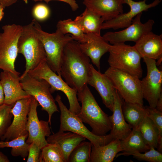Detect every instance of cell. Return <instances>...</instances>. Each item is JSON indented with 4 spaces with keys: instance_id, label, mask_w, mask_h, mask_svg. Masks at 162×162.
I'll return each mask as SVG.
<instances>
[{
    "instance_id": "6da1fadb",
    "label": "cell",
    "mask_w": 162,
    "mask_h": 162,
    "mask_svg": "<svg viewBox=\"0 0 162 162\" xmlns=\"http://www.w3.org/2000/svg\"><path fill=\"white\" fill-rule=\"evenodd\" d=\"M91 64L89 58L81 50L80 43L73 40L64 48L60 74L70 87L79 92L88 85Z\"/></svg>"
},
{
    "instance_id": "7a4b0ae2",
    "label": "cell",
    "mask_w": 162,
    "mask_h": 162,
    "mask_svg": "<svg viewBox=\"0 0 162 162\" xmlns=\"http://www.w3.org/2000/svg\"><path fill=\"white\" fill-rule=\"evenodd\" d=\"M77 95L82 106L80 113L76 116L83 122L90 125L94 134L106 135L111 129L109 116L99 106L88 86L77 93Z\"/></svg>"
},
{
    "instance_id": "3957f363",
    "label": "cell",
    "mask_w": 162,
    "mask_h": 162,
    "mask_svg": "<svg viewBox=\"0 0 162 162\" xmlns=\"http://www.w3.org/2000/svg\"><path fill=\"white\" fill-rule=\"evenodd\" d=\"M33 20L34 29L45 52L46 62L53 71L60 75L64 48L69 42L74 40L73 38L71 35L64 34L57 29L53 33L46 32L36 20Z\"/></svg>"
},
{
    "instance_id": "277c9868",
    "label": "cell",
    "mask_w": 162,
    "mask_h": 162,
    "mask_svg": "<svg viewBox=\"0 0 162 162\" xmlns=\"http://www.w3.org/2000/svg\"><path fill=\"white\" fill-rule=\"evenodd\" d=\"M18 53L23 55L26 60L25 69L20 80L28 71L46 60L43 45L34 29L33 20L22 26V30L18 42Z\"/></svg>"
},
{
    "instance_id": "5b68a950",
    "label": "cell",
    "mask_w": 162,
    "mask_h": 162,
    "mask_svg": "<svg viewBox=\"0 0 162 162\" xmlns=\"http://www.w3.org/2000/svg\"><path fill=\"white\" fill-rule=\"evenodd\" d=\"M108 62L110 67L125 72L139 78L142 76L140 55L134 46L124 43L111 45Z\"/></svg>"
},
{
    "instance_id": "8992f818",
    "label": "cell",
    "mask_w": 162,
    "mask_h": 162,
    "mask_svg": "<svg viewBox=\"0 0 162 162\" xmlns=\"http://www.w3.org/2000/svg\"><path fill=\"white\" fill-rule=\"evenodd\" d=\"M104 74L125 102L143 105V98L140 78L110 67Z\"/></svg>"
},
{
    "instance_id": "52a82bcc",
    "label": "cell",
    "mask_w": 162,
    "mask_h": 162,
    "mask_svg": "<svg viewBox=\"0 0 162 162\" xmlns=\"http://www.w3.org/2000/svg\"><path fill=\"white\" fill-rule=\"evenodd\" d=\"M34 77L46 80L50 86L51 94L56 91L62 92L66 96L69 103V110L77 115L80 112V106L77 97V91L70 87L62 78L60 75L56 74L49 66L46 60L40 62L28 73Z\"/></svg>"
},
{
    "instance_id": "ba28073f",
    "label": "cell",
    "mask_w": 162,
    "mask_h": 162,
    "mask_svg": "<svg viewBox=\"0 0 162 162\" xmlns=\"http://www.w3.org/2000/svg\"><path fill=\"white\" fill-rule=\"evenodd\" d=\"M55 100L60 111L59 131H68L80 135L88 140L94 147L104 145L113 140L110 134L104 136H99L90 131L83 124L81 120L67 108L59 94L57 95Z\"/></svg>"
},
{
    "instance_id": "9c48e42d",
    "label": "cell",
    "mask_w": 162,
    "mask_h": 162,
    "mask_svg": "<svg viewBox=\"0 0 162 162\" xmlns=\"http://www.w3.org/2000/svg\"><path fill=\"white\" fill-rule=\"evenodd\" d=\"M0 33V69L20 75L15 69V62L18 53V42L22 26L6 25Z\"/></svg>"
},
{
    "instance_id": "30bf717a",
    "label": "cell",
    "mask_w": 162,
    "mask_h": 162,
    "mask_svg": "<svg viewBox=\"0 0 162 162\" xmlns=\"http://www.w3.org/2000/svg\"><path fill=\"white\" fill-rule=\"evenodd\" d=\"M20 82L23 90L38 101L42 110L47 112L48 122L51 125L53 114L59 111L50 92V84L46 80L34 77L28 73L20 79Z\"/></svg>"
},
{
    "instance_id": "8fae6325",
    "label": "cell",
    "mask_w": 162,
    "mask_h": 162,
    "mask_svg": "<svg viewBox=\"0 0 162 162\" xmlns=\"http://www.w3.org/2000/svg\"><path fill=\"white\" fill-rule=\"evenodd\" d=\"M142 58L147 69L146 76L141 80L143 98L148 101L149 107L155 108L162 94V71L158 68L156 60L146 57Z\"/></svg>"
},
{
    "instance_id": "7c38bea8",
    "label": "cell",
    "mask_w": 162,
    "mask_h": 162,
    "mask_svg": "<svg viewBox=\"0 0 162 162\" xmlns=\"http://www.w3.org/2000/svg\"><path fill=\"white\" fill-rule=\"evenodd\" d=\"M142 13L137 15L132 21L131 24L120 31L107 32L103 36L104 39L112 45L119 43H124L127 41L136 43L142 36L151 31L154 23V21L149 19L142 23L141 18Z\"/></svg>"
},
{
    "instance_id": "4fadbf2b",
    "label": "cell",
    "mask_w": 162,
    "mask_h": 162,
    "mask_svg": "<svg viewBox=\"0 0 162 162\" xmlns=\"http://www.w3.org/2000/svg\"><path fill=\"white\" fill-rule=\"evenodd\" d=\"M32 97L17 101L10 110L13 119L1 140L9 141L28 134L26 130L28 116Z\"/></svg>"
},
{
    "instance_id": "5bb4252c",
    "label": "cell",
    "mask_w": 162,
    "mask_h": 162,
    "mask_svg": "<svg viewBox=\"0 0 162 162\" xmlns=\"http://www.w3.org/2000/svg\"><path fill=\"white\" fill-rule=\"evenodd\" d=\"M38 101L32 97L28 116L26 130L28 133L27 143L34 142L41 148L48 143L46 137L51 134L48 122L39 121L37 108Z\"/></svg>"
},
{
    "instance_id": "9a60e30c",
    "label": "cell",
    "mask_w": 162,
    "mask_h": 162,
    "mask_svg": "<svg viewBox=\"0 0 162 162\" xmlns=\"http://www.w3.org/2000/svg\"><path fill=\"white\" fill-rule=\"evenodd\" d=\"M147 0L135 2L133 0H124V3L129 5L130 10L126 13L119 14L116 18L104 22L102 29L112 28L116 30L126 28L130 25L134 17L138 14L149 9L158 5L161 0H154L152 2L147 4Z\"/></svg>"
},
{
    "instance_id": "2e32d148",
    "label": "cell",
    "mask_w": 162,
    "mask_h": 162,
    "mask_svg": "<svg viewBox=\"0 0 162 162\" xmlns=\"http://www.w3.org/2000/svg\"><path fill=\"white\" fill-rule=\"evenodd\" d=\"M94 87L101 97L106 107L112 112L115 88L108 77L96 70L91 64L88 84Z\"/></svg>"
},
{
    "instance_id": "e0dca14e",
    "label": "cell",
    "mask_w": 162,
    "mask_h": 162,
    "mask_svg": "<svg viewBox=\"0 0 162 162\" xmlns=\"http://www.w3.org/2000/svg\"><path fill=\"white\" fill-rule=\"evenodd\" d=\"M19 75L10 71H3L0 74V82L4 98V104L14 105L19 100L30 96L22 86Z\"/></svg>"
},
{
    "instance_id": "ac0fdd59",
    "label": "cell",
    "mask_w": 162,
    "mask_h": 162,
    "mask_svg": "<svg viewBox=\"0 0 162 162\" xmlns=\"http://www.w3.org/2000/svg\"><path fill=\"white\" fill-rule=\"evenodd\" d=\"M111 45L100 34L92 33L86 34L85 42L80 43L82 50L91 59L99 71L100 59L104 54L109 52Z\"/></svg>"
},
{
    "instance_id": "d6986e66",
    "label": "cell",
    "mask_w": 162,
    "mask_h": 162,
    "mask_svg": "<svg viewBox=\"0 0 162 162\" xmlns=\"http://www.w3.org/2000/svg\"><path fill=\"white\" fill-rule=\"evenodd\" d=\"M122 98L116 89L113 113L109 116L111 125L110 134L114 140L124 139L132 130V127L126 122L124 118L122 109Z\"/></svg>"
},
{
    "instance_id": "ffe728a7",
    "label": "cell",
    "mask_w": 162,
    "mask_h": 162,
    "mask_svg": "<svg viewBox=\"0 0 162 162\" xmlns=\"http://www.w3.org/2000/svg\"><path fill=\"white\" fill-rule=\"evenodd\" d=\"M86 8L100 15L106 21L123 12L124 0H84Z\"/></svg>"
},
{
    "instance_id": "44dd1931",
    "label": "cell",
    "mask_w": 162,
    "mask_h": 162,
    "mask_svg": "<svg viewBox=\"0 0 162 162\" xmlns=\"http://www.w3.org/2000/svg\"><path fill=\"white\" fill-rule=\"evenodd\" d=\"M142 58L158 60L162 58V35L151 31L142 36L134 46Z\"/></svg>"
},
{
    "instance_id": "7402d4cb",
    "label": "cell",
    "mask_w": 162,
    "mask_h": 162,
    "mask_svg": "<svg viewBox=\"0 0 162 162\" xmlns=\"http://www.w3.org/2000/svg\"><path fill=\"white\" fill-rule=\"evenodd\" d=\"M86 139L85 137L70 131L65 133L58 131L50 135L46 140L48 143L58 145L63 153L66 162H68L72 151L80 142Z\"/></svg>"
},
{
    "instance_id": "603a6c76",
    "label": "cell",
    "mask_w": 162,
    "mask_h": 162,
    "mask_svg": "<svg viewBox=\"0 0 162 162\" xmlns=\"http://www.w3.org/2000/svg\"><path fill=\"white\" fill-rule=\"evenodd\" d=\"M120 147L122 152L118 153L116 158L121 155L128 156L130 153L135 152H145L150 148L145 143L138 126L132 128L129 135L120 140Z\"/></svg>"
},
{
    "instance_id": "cb8c5ba5",
    "label": "cell",
    "mask_w": 162,
    "mask_h": 162,
    "mask_svg": "<svg viewBox=\"0 0 162 162\" xmlns=\"http://www.w3.org/2000/svg\"><path fill=\"white\" fill-rule=\"evenodd\" d=\"M121 152L120 140L113 139L108 143L94 147L92 145L90 162H112Z\"/></svg>"
},
{
    "instance_id": "d4e9b609",
    "label": "cell",
    "mask_w": 162,
    "mask_h": 162,
    "mask_svg": "<svg viewBox=\"0 0 162 162\" xmlns=\"http://www.w3.org/2000/svg\"><path fill=\"white\" fill-rule=\"evenodd\" d=\"M85 34H100L104 20L99 15L86 8L83 13L74 20Z\"/></svg>"
},
{
    "instance_id": "484cf974",
    "label": "cell",
    "mask_w": 162,
    "mask_h": 162,
    "mask_svg": "<svg viewBox=\"0 0 162 162\" xmlns=\"http://www.w3.org/2000/svg\"><path fill=\"white\" fill-rule=\"evenodd\" d=\"M122 109L125 120L132 128L137 127L147 116L145 107L138 104L122 101Z\"/></svg>"
},
{
    "instance_id": "4316f807",
    "label": "cell",
    "mask_w": 162,
    "mask_h": 162,
    "mask_svg": "<svg viewBox=\"0 0 162 162\" xmlns=\"http://www.w3.org/2000/svg\"><path fill=\"white\" fill-rule=\"evenodd\" d=\"M138 127L145 143L150 147L157 148L158 131L151 119L146 116Z\"/></svg>"
},
{
    "instance_id": "83f0119b",
    "label": "cell",
    "mask_w": 162,
    "mask_h": 162,
    "mask_svg": "<svg viewBox=\"0 0 162 162\" xmlns=\"http://www.w3.org/2000/svg\"><path fill=\"white\" fill-rule=\"evenodd\" d=\"M28 134L23 135L9 141H0V148L11 147L10 153L14 157L20 156L23 158L28 154L29 144L26 142Z\"/></svg>"
},
{
    "instance_id": "f1b7e54d",
    "label": "cell",
    "mask_w": 162,
    "mask_h": 162,
    "mask_svg": "<svg viewBox=\"0 0 162 162\" xmlns=\"http://www.w3.org/2000/svg\"><path fill=\"white\" fill-rule=\"evenodd\" d=\"M56 26L57 29L62 34H70L74 40L80 43L85 42L86 34L74 20L71 19L60 20L58 22Z\"/></svg>"
},
{
    "instance_id": "f546056e",
    "label": "cell",
    "mask_w": 162,
    "mask_h": 162,
    "mask_svg": "<svg viewBox=\"0 0 162 162\" xmlns=\"http://www.w3.org/2000/svg\"><path fill=\"white\" fill-rule=\"evenodd\" d=\"M40 162H66L63 153L59 146L48 143L41 148Z\"/></svg>"
},
{
    "instance_id": "4dcf8cb0",
    "label": "cell",
    "mask_w": 162,
    "mask_h": 162,
    "mask_svg": "<svg viewBox=\"0 0 162 162\" xmlns=\"http://www.w3.org/2000/svg\"><path fill=\"white\" fill-rule=\"evenodd\" d=\"M92 145L90 141L81 142L71 152L68 162H90Z\"/></svg>"
},
{
    "instance_id": "1f68e13d",
    "label": "cell",
    "mask_w": 162,
    "mask_h": 162,
    "mask_svg": "<svg viewBox=\"0 0 162 162\" xmlns=\"http://www.w3.org/2000/svg\"><path fill=\"white\" fill-rule=\"evenodd\" d=\"M145 107L147 116L152 121L158 129V137L157 148L158 151L162 153V112L149 106H146Z\"/></svg>"
},
{
    "instance_id": "d6a6232c",
    "label": "cell",
    "mask_w": 162,
    "mask_h": 162,
    "mask_svg": "<svg viewBox=\"0 0 162 162\" xmlns=\"http://www.w3.org/2000/svg\"><path fill=\"white\" fill-rule=\"evenodd\" d=\"M13 106L4 104L0 106V141L11 122L13 115L10 111Z\"/></svg>"
},
{
    "instance_id": "836d02e7",
    "label": "cell",
    "mask_w": 162,
    "mask_h": 162,
    "mask_svg": "<svg viewBox=\"0 0 162 162\" xmlns=\"http://www.w3.org/2000/svg\"><path fill=\"white\" fill-rule=\"evenodd\" d=\"M132 155L134 157L140 161H145L149 162H162V153L156 150L153 147H150L148 151L143 154L139 152L130 153L129 155Z\"/></svg>"
},
{
    "instance_id": "e575fe53",
    "label": "cell",
    "mask_w": 162,
    "mask_h": 162,
    "mask_svg": "<svg viewBox=\"0 0 162 162\" xmlns=\"http://www.w3.org/2000/svg\"><path fill=\"white\" fill-rule=\"evenodd\" d=\"M50 14V10L48 7L42 3L36 4L32 10V14L34 19L39 21L46 20L49 17Z\"/></svg>"
},
{
    "instance_id": "d590c367",
    "label": "cell",
    "mask_w": 162,
    "mask_h": 162,
    "mask_svg": "<svg viewBox=\"0 0 162 162\" xmlns=\"http://www.w3.org/2000/svg\"><path fill=\"white\" fill-rule=\"evenodd\" d=\"M41 148L34 142L29 144L27 162H40Z\"/></svg>"
},
{
    "instance_id": "8d00e7d4",
    "label": "cell",
    "mask_w": 162,
    "mask_h": 162,
    "mask_svg": "<svg viewBox=\"0 0 162 162\" xmlns=\"http://www.w3.org/2000/svg\"><path fill=\"white\" fill-rule=\"evenodd\" d=\"M36 2L37 1H44L47 3L52 0H57L65 2L68 4L70 6L71 9L73 11H75L79 8V6L75 0H32Z\"/></svg>"
},
{
    "instance_id": "74e56055",
    "label": "cell",
    "mask_w": 162,
    "mask_h": 162,
    "mask_svg": "<svg viewBox=\"0 0 162 162\" xmlns=\"http://www.w3.org/2000/svg\"><path fill=\"white\" fill-rule=\"evenodd\" d=\"M19 0H0V5L4 9L16 3Z\"/></svg>"
},
{
    "instance_id": "f35d334b",
    "label": "cell",
    "mask_w": 162,
    "mask_h": 162,
    "mask_svg": "<svg viewBox=\"0 0 162 162\" xmlns=\"http://www.w3.org/2000/svg\"><path fill=\"white\" fill-rule=\"evenodd\" d=\"M155 109L157 110L162 112V94L157 101Z\"/></svg>"
},
{
    "instance_id": "ab89813d",
    "label": "cell",
    "mask_w": 162,
    "mask_h": 162,
    "mask_svg": "<svg viewBox=\"0 0 162 162\" xmlns=\"http://www.w3.org/2000/svg\"><path fill=\"white\" fill-rule=\"evenodd\" d=\"M4 91L0 82V106L4 104Z\"/></svg>"
},
{
    "instance_id": "60d3db41",
    "label": "cell",
    "mask_w": 162,
    "mask_h": 162,
    "mask_svg": "<svg viewBox=\"0 0 162 162\" xmlns=\"http://www.w3.org/2000/svg\"><path fill=\"white\" fill-rule=\"evenodd\" d=\"M8 157L0 150V162H9Z\"/></svg>"
},
{
    "instance_id": "b9f144b4",
    "label": "cell",
    "mask_w": 162,
    "mask_h": 162,
    "mask_svg": "<svg viewBox=\"0 0 162 162\" xmlns=\"http://www.w3.org/2000/svg\"><path fill=\"white\" fill-rule=\"evenodd\" d=\"M4 9V8L0 5V21L2 20L4 15V13L3 11Z\"/></svg>"
},
{
    "instance_id": "7bdbcfd3",
    "label": "cell",
    "mask_w": 162,
    "mask_h": 162,
    "mask_svg": "<svg viewBox=\"0 0 162 162\" xmlns=\"http://www.w3.org/2000/svg\"><path fill=\"white\" fill-rule=\"evenodd\" d=\"M26 4H27L28 3V0H22Z\"/></svg>"
}]
</instances>
